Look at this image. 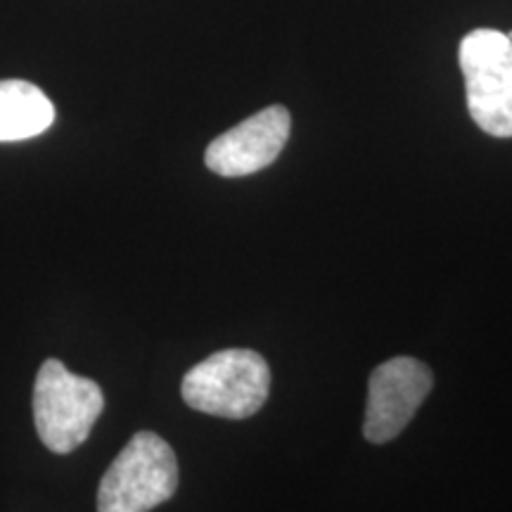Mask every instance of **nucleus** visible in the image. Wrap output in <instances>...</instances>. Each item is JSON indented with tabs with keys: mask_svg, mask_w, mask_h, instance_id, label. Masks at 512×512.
Instances as JSON below:
<instances>
[{
	"mask_svg": "<svg viewBox=\"0 0 512 512\" xmlns=\"http://www.w3.org/2000/svg\"><path fill=\"white\" fill-rule=\"evenodd\" d=\"M271 370L252 349L216 351L183 377V401L195 411L226 420L252 418L264 408Z\"/></svg>",
	"mask_w": 512,
	"mask_h": 512,
	"instance_id": "1",
	"label": "nucleus"
},
{
	"mask_svg": "<svg viewBox=\"0 0 512 512\" xmlns=\"http://www.w3.org/2000/svg\"><path fill=\"white\" fill-rule=\"evenodd\" d=\"M178 489V460L169 441L138 432L100 479L98 512H150Z\"/></svg>",
	"mask_w": 512,
	"mask_h": 512,
	"instance_id": "2",
	"label": "nucleus"
},
{
	"mask_svg": "<svg viewBox=\"0 0 512 512\" xmlns=\"http://www.w3.org/2000/svg\"><path fill=\"white\" fill-rule=\"evenodd\" d=\"M105 408L100 384L69 373L57 358L43 361L34 384L36 432L53 453H72L91 434Z\"/></svg>",
	"mask_w": 512,
	"mask_h": 512,
	"instance_id": "3",
	"label": "nucleus"
},
{
	"mask_svg": "<svg viewBox=\"0 0 512 512\" xmlns=\"http://www.w3.org/2000/svg\"><path fill=\"white\" fill-rule=\"evenodd\" d=\"M467 110L494 138H512V38L496 29H475L460 43Z\"/></svg>",
	"mask_w": 512,
	"mask_h": 512,
	"instance_id": "4",
	"label": "nucleus"
},
{
	"mask_svg": "<svg viewBox=\"0 0 512 512\" xmlns=\"http://www.w3.org/2000/svg\"><path fill=\"white\" fill-rule=\"evenodd\" d=\"M432 370L418 358L399 356L373 370L363 434L370 444H387L406 430L422 401L432 392Z\"/></svg>",
	"mask_w": 512,
	"mask_h": 512,
	"instance_id": "5",
	"label": "nucleus"
},
{
	"mask_svg": "<svg viewBox=\"0 0 512 512\" xmlns=\"http://www.w3.org/2000/svg\"><path fill=\"white\" fill-rule=\"evenodd\" d=\"M290 128V112L283 105L266 107L221 133L204 152V164L223 178L252 176L280 157L290 138Z\"/></svg>",
	"mask_w": 512,
	"mask_h": 512,
	"instance_id": "6",
	"label": "nucleus"
},
{
	"mask_svg": "<svg viewBox=\"0 0 512 512\" xmlns=\"http://www.w3.org/2000/svg\"><path fill=\"white\" fill-rule=\"evenodd\" d=\"M55 121V105L29 81H0V143H17L46 133Z\"/></svg>",
	"mask_w": 512,
	"mask_h": 512,
	"instance_id": "7",
	"label": "nucleus"
}]
</instances>
